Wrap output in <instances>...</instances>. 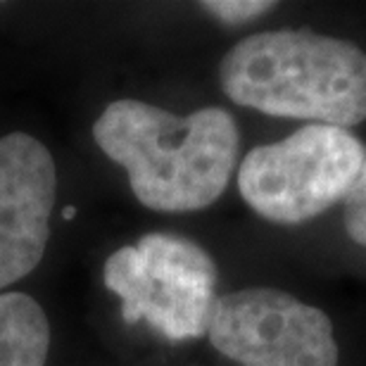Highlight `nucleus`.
I'll use <instances>...</instances> for the list:
<instances>
[{
    "label": "nucleus",
    "instance_id": "f257e3e1",
    "mask_svg": "<svg viewBox=\"0 0 366 366\" xmlns=\"http://www.w3.org/2000/svg\"><path fill=\"white\" fill-rule=\"evenodd\" d=\"M93 138L122 164L138 202L155 212H195L219 200L240 152L236 119L222 107L188 117L141 100L109 102Z\"/></svg>",
    "mask_w": 366,
    "mask_h": 366
},
{
    "label": "nucleus",
    "instance_id": "f03ea898",
    "mask_svg": "<svg viewBox=\"0 0 366 366\" xmlns=\"http://www.w3.org/2000/svg\"><path fill=\"white\" fill-rule=\"evenodd\" d=\"M222 89L236 105L272 117L347 129L366 119V53L350 41L278 29L224 55Z\"/></svg>",
    "mask_w": 366,
    "mask_h": 366
},
{
    "label": "nucleus",
    "instance_id": "7ed1b4c3",
    "mask_svg": "<svg viewBox=\"0 0 366 366\" xmlns=\"http://www.w3.org/2000/svg\"><path fill=\"white\" fill-rule=\"evenodd\" d=\"M362 162L364 145L347 129L310 124L247 152L238 188L259 217L300 224L345 200Z\"/></svg>",
    "mask_w": 366,
    "mask_h": 366
},
{
    "label": "nucleus",
    "instance_id": "20e7f679",
    "mask_svg": "<svg viewBox=\"0 0 366 366\" xmlns=\"http://www.w3.org/2000/svg\"><path fill=\"white\" fill-rule=\"evenodd\" d=\"M107 290L122 300L127 324L148 321L164 338L209 331L217 305V267L200 245L172 233H148L105 262Z\"/></svg>",
    "mask_w": 366,
    "mask_h": 366
},
{
    "label": "nucleus",
    "instance_id": "39448f33",
    "mask_svg": "<svg viewBox=\"0 0 366 366\" xmlns=\"http://www.w3.org/2000/svg\"><path fill=\"white\" fill-rule=\"evenodd\" d=\"M207 333L219 352L243 366H338L328 314L283 290L217 297Z\"/></svg>",
    "mask_w": 366,
    "mask_h": 366
},
{
    "label": "nucleus",
    "instance_id": "423d86ee",
    "mask_svg": "<svg viewBox=\"0 0 366 366\" xmlns=\"http://www.w3.org/2000/svg\"><path fill=\"white\" fill-rule=\"evenodd\" d=\"M55 188V159L39 138H0V290L39 267L50 236Z\"/></svg>",
    "mask_w": 366,
    "mask_h": 366
},
{
    "label": "nucleus",
    "instance_id": "0eeeda50",
    "mask_svg": "<svg viewBox=\"0 0 366 366\" xmlns=\"http://www.w3.org/2000/svg\"><path fill=\"white\" fill-rule=\"evenodd\" d=\"M50 324L26 292H0V366H46Z\"/></svg>",
    "mask_w": 366,
    "mask_h": 366
},
{
    "label": "nucleus",
    "instance_id": "6e6552de",
    "mask_svg": "<svg viewBox=\"0 0 366 366\" xmlns=\"http://www.w3.org/2000/svg\"><path fill=\"white\" fill-rule=\"evenodd\" d=\"M345 229L355 243L366 247V152L362 169L345 195Z\"/></svg>",
    "mask_w": 366,
    "mask_h": 366
},
{
    "label": "nucleus",
    "instance_id": "1a4fd4ad",
    "mask_svg": "<svg viewBox=\"0 0 366 366\" xmlns=\"http://www.w3.org/2000/svg\"><path fill=\"white\" fill-rule=\"evenodd\" d=\"M202 7L217 19H222L224 24H243V21L269 12L274 3H267V0H212V3H202Z\"/></svg>",
    "mask_w": 366,
    "mask_h": 366
},
{
    "label": "nucleus",
    "instance_id": "9d476101",
    "mask_svg": "<svg viewBox=\"0 0 366 366\" xmlns=\"http://www.w3.org/2000/svg\"><path fill=\"white\" fill-rule=\"evenodd\" d=\"M74 214H76V209H74V207H64V212H62V217H64V219H71Z\"/></svg>",
    "mask_w": 366,
    "mask_h": 366
}]
</instances>
